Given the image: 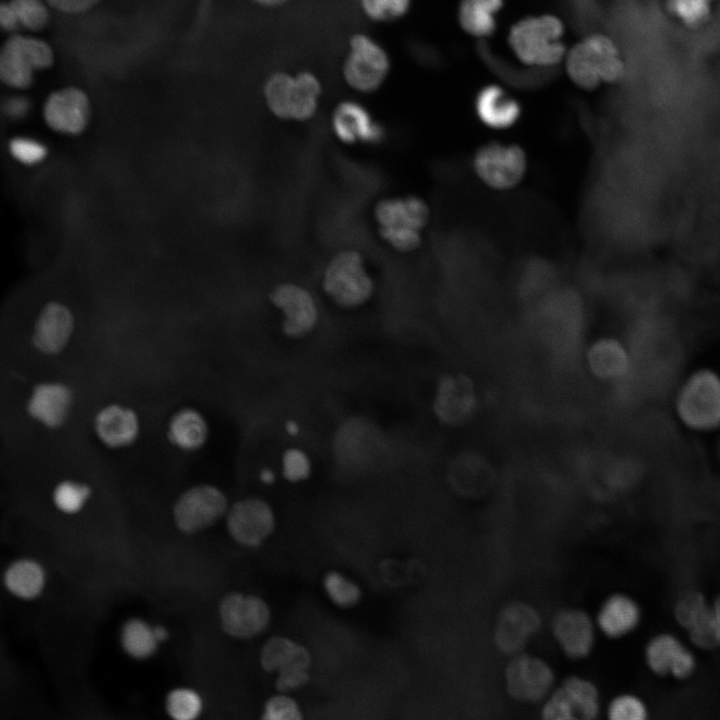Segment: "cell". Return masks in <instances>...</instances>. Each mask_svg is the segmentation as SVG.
<instances>
[{"instance_id":"obj_51","label":"cell","mask_w":720,"mask_h":720,"mask_svg":"<svg viewBox=\"0 0 720 720\" xmlns=\"http://www.w3.org/2000/svg\"><path fill=\"white\" fill-rule=\"evenodd\" d=\"M153 630L159 642L167 638L168 632L163 626H154Z\"/></svg>"},{"instance_id":"obj_25","label":"cell","mask_w":720,"mask_h":720,"mask_svg":"<svg viewBox=\"0 0 720 720\" xmlns=\"http://www.w3.org/2000/svg\"><path fill=\"white\" fill-rule=\"evenodd\" d=\"M95 429L99 438L110 447L132 443L138 433L135 413L118 405L103 408L96 416Z\"/></svg>"},{"instance_id":"obj_9","label":"cell","mask_w":720,"mask_h":720,"mask_svg":"<svg viewBox=\"0 0 720 720\" xmlns=\"http://www.w3.org/2000/svg\"><path fill=\"white\" fill-rule=\"evenodd\" d=\"M228 511L225 494L217 487L203 484L186 490L173 509L177 528L185 534L206 530Z\"/></svg>"},{"instance_id":"obj_21","label":"cell","mask_w":720,"mask_h":720,"mask_svg":"<svg viewBox=\"0 0 720 720\" xmlns=\"http://www.w3.org/2000/svg\"><path fill=\"white\" fill-rule=\"evenodd\" d=\"M73 331V316L59 303H48L41 311L33 334L34 345L46 354L60 352Z\"/></svg>"},{"instance_id":"obj_38","label":"cell","mask_w":720,"mask_h":720,"mask_svg":"<svg viewBox=\"0 0 720 720\" xmlns=\"http://www.w3.org/2000/svg\"><path fill=\"white\" fill-rule=\"evenodd\" d=\"M9 4L21 26L38 31L48 24L49 12L42 0H10Z\"/></svg>"},{"instance_id":"obj_36","label":"cell","mask_w":720,"mask_h":720,"mask_svg":"<svg viewBox=\"0 0 720 720\" xmlns=\"http://www.w3.org/2000/svg\"><path fill=\"white\" fill-rule=\"evenodd\" d=\"M89 495L88 486L73 481H63L55 488L53 501L61 512L74 514L82 509Z\"/></svg>"},{"instance_id":"obj_33","label":"cell","mask_w":720,"mask_h":720,"mask_svg":"<svg viewBox=\"0 0 720 720\" xmlns=\"http://www.w3.org/2000/svg\"><path fill=\"white\" fill-rule=\"evenodd\" d=\"M165 704L169 716L176 720L197 718L201 714L203 706L200 695L189 688L171 690L166 697Z\"/></svg>"},{"instance_id":"obj_30","label":"cell","mask_w":720,"mask_h":720,"mask_svg":"<svg viewBox=\"0 0 720 720\" xmlns=\"http://www.w3.org/2000/svg\"><path fill=\"white\" fill-rule=\"evenodd\" d=\"M685 645L674 634L663 632L653 636L644 649V659L648 669L658 675L670 674L677 655Z\"/></svg>"},{"instance_id":"obj_7","label":"cell","mask_w":720,"mask_h":720,"mask_svg":"<svg viewBox=\"0 0 720 720\" xmlns=\"http://www.w3.org/2000/svg\"><path fill=\"white\" fill-rule=\"evenodd\" d=\"M53 61V51L45 41L15 34L1 49L0 77L9 87L27 88L32 84L33 72L50 67Z\"/></svg>"},{"instance_id":"obj_3","label":"cell","mask_w":720,"mask_h":720,"mask_svg":"<svg viewBox=\"0 0 720 720\" xmlns=\"http://www.w3.org/2000/svg\"><path fill=\"white\" fill-rule=\"evenodd\" d=\"M564 24L551 14L527 16L516 22L508 35L509 45L523 63L538 68L557 65L565 56L561 38Z\"/></svg>"},{"instance_id":"obj_13","label":"cell","mask_w":720,"mask_h":720,"mask_svg":"<svg viewBox=\"0 0 720 720\" xmlns=\"http://www.w3.org/2000/svg\"><path fill=\"white\" fill-rule=\"evenodd\" d=\"M597 687L589 680L567 678L546 701L542 716L551 720L594 719L599 713Z\"/></svg>"},{"instance_id":"obj_43","label":"cell","mask_w":720,"mask_h":720,"mask_svg":"<svg viewBox=\"0 0 720 720\" xmlns=\"http://www.w3.org/2000/svg\"><path fill=\"white\" fill-rule=\"evenodd\" d=\"M9 148L12 155L25 164L37 163L46 155V148L41 143L28 138H14Z\"/></svg>"},{"instance_id":"obj_10","label":"cell","mask_w":720,"mask_h":720,"mask_svg":"<svg viewBox=\"0 0 720 720\" xmlns=\"http://www.w3.org/2000/svg\"><path fill=\"white\" fill-rule=\"evenodd\" d=\"M478 406L473 381L463 374L439 378L432 401V411L441 424L459 426L471 419Z\"/></svg>"},{"instance_id":"obj_20","label":"cell","mask_w":720,"mask_h":720,"mask_svg":"<svg viewBox=\"0 0 720 720\" xmlns=\"http://www.w3.org/2000/svg\"><path fill=\"white\" fill-rule=\"evenodd\" d=\"M474 108L481 123L495 130L512 127L521 115L519 102L498 85L480 89Z\"/></svg>"},{"instance_id":"obj_52","label":"cell","mask_w":720,"mask_h":720,"mask_svg":"<svg viewBox=\"0 0 720 720\" xmlns=\"http://www.w3.org/2000/svg\"><path fill=\"white\" fill-rule=\"evenodd\" d=\"M261 480L267 484L272 483L274 480L273 473L271 471H263L261 473Z\"/></svg>"},{"instance_id":"obj_6","label":"cell","mask_w":720,"mask_h":720,"mask_svg":"<svg viewBox=\"0 0 720 720\" xmlns=\"http://www.w3.org/2000/svg\"><path fill=\"white\" fill-rule=\"evenodd\" d=\"M472 168L478 179L495 191H509L518 186L528 169L525 151L516 144L489 142L473 155Z\"/></svg>"},{"instance_id":"obj_42","label":"cell","mask_w":720,"mask_h":720,"mask_svg":"<svg viewBox=\"0 0 720 720\" xmlns=\"http://www.w3.org/2000/svg\"><path fill=\"white\" fill-rule=\"evenodd\" d=\"M262 718L266 720H299L302 718V714L294 699L281 694L267 700Z\"/></svg>"},{"instance_id":"obj_24","label":"cell","mask_w":720,"mask_h":720,"mask_svg":"<svg viewBox=\"0 0 720 720\" xmlns=\"http://www.w3.org/2000/svg\"><path fill=\"white\" fill-rule=\"evenodd\" d=\"M72 403L70 389L59 383L36 386L28 403L30 415L48 427L56 428L66 419Z\"/></svg>"},{"instance_id":"obj_2","label":"cell","mask_w":720,"mask_h":720,"mask_svg":"<svg viewBox=\"0 0 720 720\" xmlns=\"http://www.w3.org/2000/svg\"><path fill=\"white\" fill-rule=\"evenodd\" d=\"M322 82L310 70L270 73L262 86L263 98L270 112L283 120L305 121L316 113L322 95Z\"/></svg>"},{"instance_id":"obj_28","label":"cell","mask_w":720,"mask_h":720,"mask_svg":"<svg viewBox=\"0 0 720 720\" xmlns=\"http://www.w3.org/2000/svg\"><path fill=\"white\" fill-rule=\"evenodd\" d=\"M168 435L178 447L193 450L201 447L208 436L203 416L194 409H182L170 421Z\"/></svg>"},{"instance_id":"obj_39","label":"cell","mask_w":720,"mask_h":720,"mask_svg":"<svg viewBox=\"0 0 720 720\" xmlns=\"http://www.w3.org/2000/svg\"><path fill=\"white\" fill-rule=\"evenodd\" d=\"M607 712L612 720H644L648 717V709L644 701L629 693L614 697Z\"/></svg>"},{"instance_id":"obj_4","label":"cell","mask_w":720,"mask_h":720,"mask_svg":"<svg viewBox=\"0 0 720 720\" xmlns=\"http://www.w3.org/2000/svg\"><path fill=\"white\" fill-rule=\"evenodd\" d=\"M391 66L388 51L376 38L361 31L350 36L341 69L350 89L361 94L376 92L387 80Z\"/></svg>"},{"instance_id":"obj_22","label":"cell","mask_w":720,"mask_h":720,"mask_svg":"<svg viewBox=\"0 0 720 720\" xmlns=\"http://www.w3.org/2000/svg\"><path fill=\"white\" fill-rule=\"evenodd\" d=\"M261 666L278 675L308 672L312 660L309 651L286 637H272L262 647Z\"/></svg>"},{"instance_id":"obj_44","label":"cell","mask_w":720,"mask_h":720,"mask_svg":"<svg viewBox=\"0 0 720 720\" xmlns=\"http://www.w3.org/2000/svg\"><path fill=\"white\" fill-rule=\"evenodd\" d=\"M696 669V658L693 652L687 647H683L675 658L671 667L670 675L679 680L689 678Z\"/></svg>"},{"instance_id":"obj_26","label":"cell","mask_w":720,"mask_h":720,"mask_svg":"<svg viewBox=\"0 0 720 720\" xmlns=\"http://www.w3.org/2000/svg\"><path fill=\"white\" fill-rule=\"evenodd\" d=\"M46 582L45 570L33 559H19L11 563L4 573V584L14 596L31 600L43 591Z\"/></svg>"},{"instance_id":"obj_34","label":"cell","mask_w":720,"mask_h":720,"mask_svg":"<svg viewBox=\"0 0 720 720\" xmlns=\"http://www.w3.org/2000/svg\"><path fill=\"white\" fill-rule=\"evenodd\" d=\"M613 344L610 340H601L588 351L589 367L599 377L611 378L619 371L621 363L619 350Z\"/></svg>"},{"instance_id":"obj_17","label":"cell","mask_w":720,"mask_h":720,"mask_svg":"<svg viewBox=\"0 0 720 720\" xmlns=\"http://www.w3.org/2000/svg\"><path fill=\"white\" fill-rule=\"evenodd\" d=\"M540 617L531 606L514 602L498 615L495 626V643L505 653L520 651L538 631Z\"/></svg>"},{"instance_id":"obj_41","label":"cell","mask_w":720,"mask_h":720,"mask_svg":"<svg viewBox=\"0 0 720 720\" xmlns=\"http://www.w3.org/2000/svg\"><path fill=\"white\" fill-rule=\"evenodd\" d=\"M282 474L289 482L306 480L312 472V462L307 453L300 448L287 449L281 458Z\"/></svg>"},{"instance_id":"obj_1","label":"cell","mask_w":720,"mask_h":720,"mask_svg":"<svg viewBox=\"0 0 720 720\" xmlns=\"http://www.w3.org/2000/svg\"><path fill=\"white\" fill-rule=\"evenodd\" d=\"M569 78L580 88L592 90L624 78L626 63L616 41L607 34L586 35L566 55Z\"/></svg>"},{"instance_id":"obj_46","label":"cell","mask_w":720,"mask_h":720,"mask_svg":"<svg viewBox=\"0 0 720 720\" xmlns=\"http://www.w3.org/2000/svg\"><path fill=\"white\" fill-rule=\"evenodd\" d=\"M309 680L308 672L278 675L276 687L281 692H289L300 688Z\"/></svg>"},{"instance_id":"obj_5","label":"cell","mask_w":720,"mask_h":720,"mask_svg":"<svg viewBox=\"0 0 720 720\" xmlns=\"http://www.w3.org/2000/svg\"><path fill=\"white\" fill-rule=\"evenodd\" d=\"M429 217V207L416 196L384 200L376 208V219L383 238L401 252H409L419 246L421 231Z\"/></svg>"},{"instance_id":"obj_49","label":"cell","mask_w":720,"mask_h":720,"mask_svg":"<svg viewBox=\"0 0 720 720\" xmlns=\"http://www.w3.org/2000/svg\"><path fill=\"white\" fill-rule=\"evenodd\" d=\"M254 5L265 9H276L283 7L291 0H249Z\"/></svg>"},{"instance_id":"obj_27","label":"cell","mask_w":720,"mask_h":720,"mask_svg":"<svg viewBox=\"0 0 720 720\" xmlns=\"http://www.w3.org/2000/svg\"><path fill=\"white\" fill-rule=\"evenodd\" d=\"M502 7L503 0H462L458 9L459 24L474 37H488L496 29V14Z\"/></svg>"},{"instance_id":"obj_23","label":"cell","mask_w":720,"mask_h":720,"mask_svg":"<svg viewBox=\"0 0 720 720\" xmlns=\"http://www.w3.org/2000/svg\"><path fill=\"white\" fill-rule=\"evenodd\" d=\"M641 616V608L632 597L615 593L602 603L597 624L607 637L620 638L638 627Z\"/></svg>"},{"instance_id":"obj_47","label":"cell","mask_w":720,"mask_h":720,"mask_svg":"<svg viewBox=\"0 0 720 720\" xmlns=\"http://www.w3.org/2000/svg\"><path fill=\"white\" fill-rule=\"evenodd\" d=\"M0 23L2 28L6 31H14L20 26L15 12L9 2L2 3L0 7Z\"/></svg>"},{"instance_id":"obj_37","label":"cell","mask_w":720,"mask_h":720,"mask_svg":"<svg viewBox=\"0 0 720 720\" xmlns=\"http://www.w3.org/2000/svg\"><path fill=\"white\" fill-rule=\"evenodd\" d=\"M687 632L691 642L698 648L714 649L720 645V627L710 604Z\"/></svg>"},{"instance_id":"obj_19","label":"cell","mask_w":720,"mask_h":720,"mask_svg":"<svg viewBox=\"0 0 720 720\" xmlns=\"http://www.w3.org/2000/svg\"><path fill=\"white\" fill-rule=\"evenodd\" d=\"M332 127L336 136L344 142H377L384 135L383 128L373 120L367 108L350 99L336 105L332 114Z\"/></svg>"},{"instance_id":"obj_14","label":"cell","mask_w":720,"mask_h":720,"mask_svg":"<svg viewBox=\"0 0 720 720\" xmlns=\"http://www.w3.org/2000/svg\"><path fill=\"white\" fill-rule=\"evenodd\" d=\"M509 694L520 701H539L549 692L553 672L543 660L530 655L513 658L505 670Z\"/></svg>"},{"instance_id":"obj_16","label":"cell","mask_w":720,"mask_h":720,"mask_svg":"<svg viewBox=\"0 0 720 720\" xmlns=\"http://www.w3.org/2000/svg\"><path fill=\"white\" fill-rule=\"evenodd\" d=\"M43 115L47 125L62 133L78 134L88 124L90 103L85 92L66 87L51 93L45 101Z\"/></svg>"},{"instance_id":"obj_8","label":"cell","mask_w":720,"mask_h":720,"mask_svg":"<svg viewBox=\"0 0 720 720\" xmlns=\"http://www.w3.org/2000/svg\"><path fill=\"white\" fill-rule=\"evenodd\" d=\"M324 289L333 301L344 308L365 303L372 294L373 283L366 273L361 256L345 251L329 263L324 276Z\"/></svg>"},{"instance_id":"obj_32","label":"cell","mask_w":720,"mask_h":720,"mask_svg":"<svg viewBox=\"0 0 720 720\" xmlns=\"http://www.w3.org/2000/svg\"><path fill=\"white\" fill-rule=\"evenodd\" d=\"M357 2L361 13L369 21L387 24L406 16L412 0H357Z\"/></svg>"},{"instance_id":"obj_29","label":"cell","mask_w":720,"mask_h":720,"mask_svg":"<svg viewBox=\"0 0 720 720\" xmlns=\"http://www.w3.org/2000/svg\"><path fill=\"white\" fill-rule=\"evenodd\" d=\"M719 0H663L666 13L687 30L704 28L711 20Z\"/></svg>"},{"instance_id":"obj_11","label":"cell","mask_w":720,"mask_h":720,"mask_svg":"<svg viewBox=\"0 0 720 720\" xmlns=\"http://www.w3.org/2000/svg\"><path fill=\"white\" fill-rule=\"evenodd\" d=\"M231 538L247 547L261 545L275 528L273 509L265 500L247 497L235 502L226 513Z\"/></svg>"},{"instance_id":"obj_50","label":"cell","mask_w":720,"mask_h":720,"mask_svg":"<svg viewBox=\"0 0 720 720\" xmlns=\"http://www.w3.org/2000/svg\"><path fill=\"white\" fill-rule=\"evenodd\" d=\"M710 605L714 618L720 627V595H718Z\"/></svg>"},{"instance_id":"obj_15","label":"cell","mask_w":720,"mask_h":720,"mask_svg":"<svg viewBox=\"0 0 720 720\" xmlns=\"http://www.w3.org/2000/svg\"><path fill=\"white\" fill-rule=\"evenodd\" d=\"M272 303L284 314L282 331L288 337L310 333L319 318L317 305L308 291L294 284H282L271 294Z\"/></svg>"},{"instance_id":"obj_31","label":"cell","mask_w":720,"mask_h":720,"mask_svg":"<svg viewBox=\"0 0 720 720\" xmlns=\"http://www.w3.org/2000/svg\"><path fill=\"white\" fill-rule=\"evenodd\" d=\"M120 640L123 650L138 660L152 656L159 643L153 627L140 618H131L124 623Z\"/></svg>"},{"instance_id":"obj_48","label":"cell","mask_w":720,"mask_h":720,"mask_svg":"<svg viewBox=\"0 0 720 720\" xmlns=\"http://www.w3.org/2000/svg\"><path fill=\"white\" fill-rule=\"evenodd\" d=\"M5 107L6 112L10 116L18 118L23 116L28 111L29 103L24 98L16 97L10 99L6 103Z\"/></svg>"},{"instance_id":"obj_45","label":"cell","mask_w":720,"mask_h":720,"mask_svg":"<svg viewBox=\"0 0 720 720\" xmlns=\"http://www.w3.org/2000/svg\"><path fill=\"white\" fill-rule=\"evenodd\" d=\"M100 0H46L49 6L66 14H79L88 11Z\"/></svg>"},{"instance_id":"obj_12","label":"cell","mask_w":720,"mask_h":720,"mask_svg":"<svg viewBox=\"0 0 720 720\" xmlns=\"http://www.w3.org/2000/svg\"><path fill=\"white\" fill-rule=\"evenodd\" d=\"M218 611L224 632L239 639L260 634L271 619L270 609L262 598L238 592L225 595Z\"/></svg>"},{"instance_id":"obj_40","label":"cell","mask_w":720,"mask_h":720,"mask_svg":"<svg viewBox=\"0 0 720 720\" xmlns=\"http://www.w3.org/2000/svg\"><path fill=\"white\" fill-rule=\"evenodd\" d=\"M708 603L700 592L684 594L674 607V617L677 623L688 630L708 607Z\"/></svg>"},{"instance_id":"obj_18","label":"cell","mask_w":720,"mask_h":720,"mask_svg":"<svg viewBox=\"0 0 720 720\" xmlns=\"http://www.w3.org/2000/svg\"><path fill=\"white\" fill-rule=\"evenodd\" d=\"M553 633L565 654L574 659L586 657L592 650L595 634L590 617L578 609L560 611L554 618Z\"/></svg>"},{"instance_id":"obj_35","label":"cell","mask_w":720,"mask_h":720,"mask_svg":"<svg viewBox=\"0 0 720 720\" xmlns=\"http://www.w3.org/2000/svg\"><path fill=\"white\" fill-rule=\"evenodd\" d=\"M323 586L331 601L342 608L356 605L361 598L358 585L337 571L325 575Z\"/></svg>"}]
</instances>
